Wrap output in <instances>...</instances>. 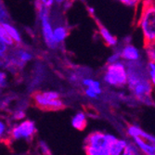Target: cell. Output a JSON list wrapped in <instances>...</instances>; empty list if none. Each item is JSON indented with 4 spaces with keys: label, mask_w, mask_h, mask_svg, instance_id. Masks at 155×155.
<instances>
[{
    "label": "cell",
    "mask_w": 155,
    "mask_h": 155,
    "mask_svg": "<svg viewBox=\"0 0 155 155\" xmlns=\"http://www.w3.org/2000/svg\"><path fill=\"white\" fill-rule=\"evenodd\" d=\"M126 64L128 69L127 86L133 95L139 101L150 104L152 102L151 94L154 87L148 77L146 63H144L143 61H140Z\"/></svg>",
    "instance_id": "obj_1"
},
{
    "label": "cell",
    "mask_w": 155,
    "mask_h": 155,
    "mask_svg": "<svg viewBox=\"0 0 155 155\" xmlns=\"http://www.w3.org/2000/svg\"><path fill=\"white\" fill-rule=\"evenodd\" d=\"M137 25L144 43L155 42V0H143L139 5Z\"/></svg>",
    "instance_id": "obj_2"
},
{
    "label": "cell",
    "mask_w": 155,
    "mask_h": 155,
    "mask_svg": "<svg viewBox=\"0 0 155 155\" xmlns=\"http://www.w3.org/2000/svg\"><path fill=\"white\" fill-rule=\"evenodd\" d=\"M103 81L106 84L114 87H123L128 82V69L127 64L124 61L107 64L105 68Z\"/></svg>",
    "instance_id": "obj_3"
},
{
    "label": "cell",
    "mask_w": 155,
    "mask_h": 155,
    "mask_svg": "<svg viewBox=\"0 0 155 155\" xmlns=\"http://www.w3.org/2000/svg\"><path fill=\"white\" fill-rule=\"evenodd\" d=\"M35 8L40 22L42 36H43L45 43L49 48L55 49L58 47V45L56 44L54 39V26L51 22L50 8L39 4H35Z\"/></svg>",
    "instance_id": "obj_4"
},
{
    "label": "cell",
    "mask_w": 155,
    "mask_h": 155,
    "mask_svg": "<svg viewBox=\"0 0 155 155\" xmlns=\"http://www.w3.org/2000/svg\"><path fill=\"white\" fill-rule=\"evenodd\" d=\"M33 100L37 107L43 110H59L64 107L60 94L56 91L35 92L33 95Z\"/></svg>",
    "instance_id": "obj_5"
},
{
    "label": "cell",
    "mask_w": 155,
    "mask_h": 155,
    "mask_svg": "<svg viewBox=\"0 0 155 155\" xmlns=\"http://www.w3.org/2000/svg\"><path fill=\"white\" fill-rule=\"evenodd\" d=\"M35 124L31 120H24L9 130V137L14 140H29L35 136Z\"/></svg>",
    "instance_id": "obj_6"
},
{
    "label": "cell",
    "mask_w": 155,
    "mask_h": 155,
    "mask_svg": "<svg viewBox=\"0 0 155 155\" xmlns=\"http://www.w3.org/2000/svg\"><path fill=\"white\" fill-rule=\"evenodd\" d=\"M120 51L122 61L125 63H131L142 61V52L132 43L124 44L118 48Z\"/></svg>",
    "instance_id": "obj_7"
},
{
    "label": "cell",
    "mask_w": 155,
    "mask_h": 155,
    "mask_svg": "<svg viewBox=\"0 0 155 155\" xmlns=\"http://www.w3.org/2000/svg\"><path fill=\"white\" fill-rule=\"evenodd\" d=\"M106 134H103L101 132H94L91 133L87 138H86V143L87 145H90L93 147H96L97 149L103 150L106 147H109L106 143Z\"/></svg>",
    "instance_id": "obj_8"
},
{
    "label": "cell",
    "mask_w": 155,
    "mask_h": 155,
    "mask_svg": "<svg viewBox=\"0 0 155 155\" xmlns=\"http://www.w3.org/2000/svg\"><path fill=\"white\" fill-rule=\"evenodd\" d=\"M98 34L104 43L110 48H116L118 46V39L115 35H112L107 28L103 25H98Z\"/></svg>",
    "instance_id": "obj_9"
},
{
    "label": "cell",
    "mask_w": 155,
    "mask_h": 155,
    "mask_svg": "<svg viewBox=\"0 0 155 155\" xmlns=\"http://www.w3.org/2000/svg\"><path fill=\"white\" fill-rule=\"evenodd\" d=\"M127 134L132 137L133 138L134 137H141V138H144L147 141L150 142V143H153L154 140H155V137L146 133L145 131H143L140 127L137 125H130L128 126L127 128Z\"/></svg>",
    "instance_id": "obj_10"
},
{
    "label": "cell",
    "mask_w": 155,
    "mask_h": 155,
    "mask_svg": "<svg viewBox=\"0 0 155 155\" xmlns=\"http://www.w3.org/2000/svg\"><path fill=\"white\" fill-rule=\"evenodd\" d=\"M1 26H3L5 28V30L8 32V34L10 35V37L14 40L16 45H20L22 42V37L20 33V31L18 30V28L12 24L9 21H4L1 22Z\"/></svg>",
    "instance_id": "obj_11"
},
{
    "label": "cell",
    "mask_w": 155,
    "mask_h": 155,
    "mask_svg": "<svg viewBox=\"0 0 155 155\" xmlns=\"http://www.w3.org/2000/svg\"><path fill=\"white\" fill-rule=\"evenodd\" d=\"M69 35V29L62 24L54 26V39L58 46L62 44Z\"/></svg>",
    "instance_id": "obj_12"
},
{
    "label": "cell",
    "mask_w": 155,
    "mask_h": 155,
    "mask_svg": "<svg viewBox=\"0 0 155 155\" xmlns=\"http://www.w3.org/2000/svg\"><path fill=\"white\" fill-rule=\"evenodd\" d=\"M134 143L145 155L155 153V147L152 143L141 137H134Z\"/></svg>",
    "instance_id": "obj_13"
},
{
    "label": "cell",
    "mask_w": 155,
    "mask_h": 155,
    "mask_svg": "<svg viewBox=\"0 0 155 155\" xmlns=\"http://www.w3.org/2000/svg\"><path fill=\"white\" fill-rule=\"evenodd\" d=\"M72 125L77 130H84L87 126V115L79 111L72 118Z\"/></svg>",
    "instance_id": "obj_14"
},
{
    "label": "cell",
    "mask_w": 155,
    "mask_h": 155,
    "mask_svg": "<svg viewBox=\"0 0 155 155\" xmlns=\"http://www.w3.org/2000/svg\"><path fill=\"white\" fill-rule=\"evenodd\" d=\"M127 144L128 143L124 139H117L116 141L114 144H111L110 147V155H123Z\"/></svg>",
    "instance_id": "obj_15"
},
{
    "label": "cell",
    "mask_w": 155,
    "mask_h": 155,
    "mask_svg": "<svg viewBox=\"0 0 155 155\" xmlns=\"http://www.w3.org/2000/svg\"><path fill=\"white\" fill-rule=\"evenodd\" d=\"M82 84L84 87H88L93 89L95 92H97L98 95H100L102 92V88H101V82H98L97 80H95L93 78H84L82 80Z\"/></svg>",
    "instance_id": "obj_16"
},
{
    "label": "cell",
    "mask_w": 155,
    "mask_h": 155,
    "mask_svg": "<svg viewBox=\"0 0 155 155\" xmlns=\"http://www.w3.org/2000/svg\"><path fill=\"white\" fill-rule=\"evenodd\" d=\"M0 43L5 44L8 48H12L16 45L14 40L10 37L8 32L5 30V28L1 25H0Z\"/></svg>",
    "instance_id": "obj_17"
},
{
    "label": "cell",
    "mask_w": 155,
    "mask_h": 155,
    "mask_svg": "<svg viewBox=\"0 0 155 155\" xmlns=\"http://www.w3.org/2000/svg\"><path fill=\"white\" fill-rule=\"evenodd\" d=\"M16 58L20 60L22 63H26L28 61H30L33 59V54L23 48H20L16 51Z\"/></svg>",
    "instance_id": "obj_18"
},
{
    "label": "cell",
    "mask_w": 155,
    "mask_h": 155,
    "mask_svg": "<svg viewBox=\"0 0 155 155\" xmlns=\"http://www.w3.org/2000/svg\"><path fill=\"white\" fill-rule=\"evenodd\" d=\"M146 70L148 77L152 84V86L155 87V61H147L146 62Z\"/></svg>",
    "instance_id": "obj_19"
},
{
    "label": "cell",
    "mask_w": 155,
    "mask_h": 155,
    "mask_svg": "<svg viewBox=\"0 0 155 155\" xmlns=\"http://www.w3.org/2000/svg\"><path fill=\"white\" fill-rule=\"evenodd\" d=\"M144 54L148 61L155 60V42L153 43H146L144 46Z\"/></svg>",
    "instance_id": "obj_20"
},
{
    "label": "cell",
    "mask_w": 155,
    "mask_h": 155,
    "mask_svg": "<svg viewBox=\"0 0 155 155\" xmlns=\"http://www.w3.org/2000/svg\"><path fill=\"white\" fill-rule=\"evenodd\" d=\"M138 148L137 147L136 144L128 143L126 146L123 155H138Z\"/></svg>",
    "instance_id": "obj_21"
},
{
    "label": "cell",
    "mask_w": 155,
    "mask_h": 155,
    "mask_svg": "<svg viewBox=\"0 0 155 155\" xmlns=\"http://www.w3.org/2000/svg\"><path fill=\"white\" fill-rule=\"evenodd\" d=\"M120 61H122V57H121L120 51L117 49L114 53H111L109 56V57H108V59H107V64H112V63L118 62Z\"/></svg>",
    "instance_id": "obj_22"
},
{
    "label": "cell",
    "mask_w": 155,
    "mask_h": 155,
    "mask_svg": "<svg viewBox=\"0 0 155 155\" xmlns=\"http://www.w3.org/2000/svg\"><path fill=\"white\" fill-rule=\"evenodd\" d=\"M84 150H86L87 155H103L102 150L101 149H97V148L90 146V145H86Z\"/></svg>",
    "instance_id": "obj_23"
},
{
    "label": "cell",
    "mask_w": 155,
    "mask_h": 155,
    "mask_svg": "<svg viewBox=\"0 0 155 155\" xmlns=\"http://www.w3.org/2000/svg\"><path fill=\"white\" fill-rule=\"evenodd\" d=\"M35 4H39L44 7H47L48 8H51L53 5L55 4V0H35Z\"/></svg>",
    "instance_id": "obj_24"
},
{
    "label": "cell",
    "mask_w": 155,
    "mask_h": 155,
    "mask_svg": "<svg viewBox=\"0 0 155 155\" xmlns=\"http://www.w3.org/2000/svg\"><path fill=\"white\" fill-rule=\"evenodd\" d=\"M7 134H9L8 133V125L4 121H1L0 122V136H1V138L3 139L5 135Z\"/></svg>",
    "instance_id": "obj_25"
},
{
    "label": "cell",
    "mask_w": 155,
    "mask_h": 155,
    "mask_svg": "<svg viewBox=\"0 0 155 155\" xmlns=\"http://www.w3.org/2000/svg\"><path fill=\"white\" fill-rule=\"evenodd\" d=\"M0 18H1V22L8 21V13L3 6H1L0 8Z\"/></svg>",
    "instance_id": "obj_26"
},
{
    "label": "cell",
    "mask_w": 155,
    "mask_h": 155,
    "mask_svg": "<svg viewBox=\"0 0 155 155\" xmlns=\"http://www.w3.org/2000/svg\"><path fill=\"white\" fill-rule=\"evenodd\" d=\"M84 94H86V96L87 97L92 98V100H94V98H97V96H98V94L97 92H95L93 89L88 88V87H86V89H84Z\"/></svg>",
    "instance_id": "obj_27"
},
{
    "label": "cell",
    "mask_w": 155,
    "mask_h": 155,
    "mask_svg": "<svg viewBox=\"0 0 155 155\" xmlns=\"http://www.w3.org/2000/svg\"><path fill=\"white\" fill-rule=\"evenodd\" d=\"M39 147H40L41 151L43 152V154H45V155H49L50 154V150L48 149V146L46 144L45 141H40L39 142Z\"/></svg>",
    "instance_id": "obj_28"
},
{
    "label": "cell",
    "mask_w": 155,
    "mask_h": 155,
    "mask_svg": "<svg viewBox=\"0 0 155 155\" xmlns=\"http://www.w3.org/2000/svg\"><path fill=\"white\" fill-rule=\"evenodd\" d=\"M13 117L15 120H22L25 118V112L22 110H18L13 114Z\"/></svg>",
    "instance_id": "obj_29"
},
{
    "label": "cell",
    "mask_w": 155,
    "mask_h": 155,
    "mask_svg": "<svg viewBox=\"0 0 155 155\" xmlns=\"http://www.w3.org/2000/svg\"><path fill=\"white\" fill-rule=\"evenodd\" d=\"M106 143L107 145H109L110 147L111 144H114L116 140H117V137H114V135H110V134H106Z\"/></svg>",
    "instance_id": "obj_30"
},
{
    "label": "cell",
    "mask_w": 155,
    "mask_h": 155,
    "mask_svg": "<svg viewBox=\"0 0 155 155\" xmlns=\"http://www.w3.org/2000/svg\"><path fill=\"white\" fill-rule=\"evenodd\" d=\"M8 47L6 46L5 44L3 43H0V55H1V58L3 59L4 58V56L7 55L8 51Z\"/></svg>",
    "instance_id": "obj_31"
},
{
    "label": "cell",
    "mask_w": 155,
    "mask_h": 155,
    "mask_svg": "<svg viewBox=\"0 0 155 155\" xmlns=\"http://www.w3.org/2000/svg\"><path fill=\"white\" fill-rule=\"evenodd\" d=\"M0 82H1V87H4L5 82H7V74L4 72H1V74H0Z\"/></svg>",
    "instance_id": "obj_32"
},
{
    "label": "cell",
    "mask_w": 155,
    "mask_h": 155,
    "mask_svg": "<svg viewBox=\"0 0 155 155\" xmlns=\"http://www.w3.org/2000/svg\"><path fill=\"white\" fill-rule=\"evenodd\" d=\"M119 1L126 6H129V7H132L133 8V2L134 0H119Z\"/></svg>",
    "instance_id": "obj_33"
},
{
    "label": "cell",
    "mask_w": 155,
    "mask_h": 155,
    "mask_svg": "<svg viewBox=\"0 0 155 155\" xmlns=\"http://www.w3.org/2000/svg\"><path fill=\"white\" fill-rule=\"evenodd\" d=\"M67 2V0H55V4L57 5H64Z\"/></svg>",
    "instance_id": "obj_34"
},
{
    "label": "cell",
    "mask_w": 155,
    "mask_h": 155,
    "mask_svg": "<svg viewBox=\"0 0 155 155\" xmlns=\"http://www.w3.org/2000/svg\"><path fill=\"white\" fill-rule=\"evenodd\" d=\"M87 11L89 12L90 15H93V14L95 13V8L92 7H89V8H87Z\"/></svg>",
    "instance_id": "obj_35"
},
{
    "label": "cell",
    "mask_w": 155,
    "mask_h": 155,
    "mask_svg": "<svg viewBox=\"0 0 155 155\" xmlns=\"http://www.w3.org/2000/svg\"><path fill=\"white\" fill-rule=\"evenodd\" d=\"M152 144H153V145H154V147H155V140H154V142H153Z\"/></svg>",
    "instance_id": "obj_36"
},
{
    "label": "cell",
    "mask_w": 155,
    "mask_h": 155,
    "mask_svg": "<svg viewBox=\"0 0 155 155\" xmlns=\"http://www.w3.org/2000/svg\"><path fill=\"white\" fill-rule=\"evenodd\" d=\"M149 155H155V153H152V154H149Z\"/></svg>",
    "instance_id": "obj_37"
},
{
    "label": "cell",
    "mask_w": 155,
    "mask_h": 155,
    "mask_svg": "<svg viewBox=\"0 0 155 155\" xmlns=\"http://www.w3.org/2000/svg\"><path fill=\"white\" fill-rule=\"evenodd\" d=\"M155 61V60H154V61Z\"/></svg>",
    "instance_id": "obj_38"
}]
</instances>
